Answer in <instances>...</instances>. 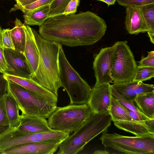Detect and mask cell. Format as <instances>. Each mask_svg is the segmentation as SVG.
Masks as SVG:
<instances>
[{
    "label": "cell",
    "instance_id": "6da1fadb",
    "mask_svg": "<svg viewBox=\"0 0 154 154\" xmlns=\"http://www.w3.org/2000/svg\"><path fill=\"white\" fill-rule=\"evenodd\" d=\"M106 28L102 18L88 11L49 17L38 32L45 39L74 47L93 45L104 36Z\"/></svg>",
    "mask_w": 154,
    "mask_h": 154
},
{
    "label": "cell",
    "instance_id": "7a4b0ae2",
    "mask_svg": "<svg viewBox=\"0 0 154 154\" xmlns=\"http://www.w3.org/2000/svg\"><path fill=\"white\" fill-rule=\"evenodd\" d=\"M39 54V62L36 71L31 79L58 97L61 87L58 56L61 44L45 39L32 28Z\"/></svg>",
    "mask_w": 154,
    "mask_h": 154
},
{
    "label": "cell",
    "instance_id": "3957f363",
    "mask_svg": "<svg viewBox=\"0 0 154 154\" xmlns=\"http://www.w3.org/2000/svg\"><path fill=\"white\" fill-rule=\"evenodd\" d=\"M109 113L92 112L76 131L60 144L57 154H76L83 150L85 146L96 136L106 132L111 124Z\"/></svg>",
    "mask_w": 154,
    "mask_h": 154
},
{
    "label": "cell",
    "instance_id": "277c9868",
    "mask_svg": "<svg viewBox=\"0 0 154 154\" xmlns=\"http://www.w3.org/2000/svg\"><path fill=\"white\" fill-rule=\"evenodd\" d=\"M58 65L61 87L68 94L70 99L69 104L87 103L92 88L69 63L61 44L59 49Z\"/></svg>",
    "mask_w": 154,
    "mask_h": 154
},
{
    "label": "cell",
    "instance_id": "5b68a950",
    "mask_svg": "<svg viewBox=\"0 0 154 154\" xmlns=\"http://www.w3.org/2000/svg\"><path fill=\"white\" fill-rule=\"evenodd\" d=\"M93 112L87 103L69 104L57 106L48 118L50 128L53 130L68 133L78 130Z\"/></svg>",
    "mask_w": 154,
    "mask_h": 154
},
{
    "label": "cell",
    "instance_id": "8992f818",
    "mask_svg": "<svg viewBox=\"0 0 154 154\" xmlns=\"http://www.w3.org/2000/svg\"><path fill=\"white\" fill-rule=\"evenodd\" d=\"M100 139L105 147L123 153H154V134L130 137L103 132Z\"/></svg>",
    "mask_w": 154,
    "mask_h": 154
},
{
    "label": "cell",
    "instance_id": "52a82bcc",
    "mask_svg": "<svg viewBox=\"0 0 154 154\" xmlns=\"http://www.w3.org/2000/svg\"><path fill=\"white\" fill-rule=\"evenodd\" d=\"M7 79L8 91L16 100L21 114L47 119L57 107V105L36 96L22 86Z\"/></svg>",
    "mask_w": 154,
    "mask_h": 154
},
{
    "label": "cell",
    "instance_id": "ba28073f",
    "mask_svg": "<svg viewBox=\"0 0 154 154\" xmlns=\"http://www.w3.org/2000/svg\"><path fill=\"white\" fill-rule=\"evenodd\" d=\"M114 45L110 66V76L114 83L132 81L137 65L127 42L118 41Z\"/></svg>",
    "mask_w": 154,
    "mask_h": 154
},
{
    "label": "cell",
    "instance_id": "9c48e42d",
    "mask_svg": "<svg viewBox=\"0 0 154 154\" xmlns=\"http://www.w3.org/2000/svg\"><path fill=\"white\" fill-rule=\"evenodd\" d=\"M7 68L4 74L26 79H31L32 72L23 53L10 48H4Z\"/></svg>",
    "mask_w": 154,
    "mask_h": 154
},
{
    "label": "cell",
    "instance_id": "30bf717a",
    "mask_svg": "<svg viewBox=\"0 0 154 154\" xmlns=\"http://www.w3.org/2000/svg\"><path fill=\"white\" fill-rule=\"evenodd\" d=\"M114 45L102 48L95 56L93 69L96 79L95 85L98 86L112 82L110 76V66L114 51Z\"/></svg>",
    "mask_w": 154,
    "mask_h": 154
},
{
    "label": "cell",
    "instance_id": "8fae6325",
    "mask_svg": "<svg viewBox=\"0 0 154 154\" xmlns=\"http://www.w3.org/2000/svg\"><path fill=\"white\" fill-rule=\"evenodd\" d=\"M62 140L30 143L18 145L4 150L2 154H53Z\"/></svg>",
    "mask_w": 154,
    "mask_h": 154
},
{
    "label": "cell",
    "instance_id": "7c38bea8",
    "mask_svg": "<svg viewBox=\"0 0 154 154\" xmlns=\"http://www.w3.org/2000/svg\"><path fill=\"white\" fill-rule=\"evenodd\" d=\"M112 96L111 85L105 83L92 88L87 103L93 112L108 113Z\"/></svg>",
    "mask_w": 154,
    "mask_h": 154
},
{
    "label": "cell",
    "instance_id": "4fadbf2b",
    "mask_svg": "<svg viewBox=\"0 0 154 154\" xmlns=\"http://www.w3.org/2000/svg\"><path fill=\"white\" fill-rule=\"evenodd\" d=\"M111 87L124 98L135 104L134 100L137 95L154 91L153 85L142 81L114 83Z\"/></svg>",
    "mask_w": 154,
    "mask_h": 154
},
{
    "label": "cell",
    "instance_id": "5bb4252c",
    "mask_svg": "<svg viewBox=\"0 0 154 154\" xmlns=\"http://www.w3.org/2000/svg\"><path fill=\"white\" fill-rule=\"evenodd\" d=\"M4 75L8 79L26 88L36 96L57 105L58 97L31 79H26L11 75Z\"/></svg>",
    "mask_w": 154,
    "mask_h": 154
},
{
    "label": "cell",
    "instance_id": "9a60e30c",
    "mask_svg": "<svg viewBox=\"0 0 154 154\" xmlns=\"http://www.w3.org/2000/svg\"><path fill=\"white\" fill-rule=\"evenodd\" d=\"M125 25L128 32L137 35L140 32H150L140 7H126Z\"/></svg>",
    "mask_w": 154,
    "mask_h": 154
},
{
    "label": "cell",
    "instance_id": "2e32d148",
    "mask_svg": "<svg viewBox=\"0 0 154 154\" xmlns=\"http://www.w3.org/2000/svg\"><path fill=\"white\" fill-rule=\"evenodd\" d=\"M118 128L135 136L154 134V119L140 121H119L114 122Z\"/></svg>",
    "mask_w": 154,
    "mask_h": 154
},
{
    "label": "cell",
    "instance_id": "e0dca14e",
    "mask_svg": "<svg viewBox=\"0 0 154 154\" xmlns=\"http://www.w3.org/2000/svg\"><path fill=\"white\" fill-rule=\"evenodd\" d=\"M18 129L29 133H36L48 132L52 130L46 119L38 116L20 115Z\"/></svg>",
    "mask_w": 154,
    "mask_h": 154
},
{
    "label": "cell",
    "instance_id": "ac0fdd59",
    "mask_svg": "<svg viewBox=\"0 0 154 154\" xmlns=\"http://www.w3.org/2000/svg\"><path fill=\"white\" fill-rule=\"evenodd\" d=\"M24 28L26 35L24 54L32 75L36 71L38 66L39 52L32 28L29 25L25 24Z\"/></svg>",
    "mask_w": 154,
    "mask_h": 154
},
{
    "label": "cell",
    "instance_id": "d6986e66",
    "mask_svg": "<svg viewBox=\"0 0 154 154\" xmlns=\"http://www.w3.org/2000/svg\"><path fill=\"white\" fill-rule=\"evenodd\" d=\"M134 101L143 115L150 119H154V91L137 94Z\"/></svg>",
    "mask_w": 154,
    "mask_h": 154
},
{
    "label": "cell",
    "instance_id": "ffe728a7",
    "mask_svg": "<svg viewBox=\"0 0 154 154\" xmlns=\"http://www.w3.org/2000/svg\"><path fill=\"white\" fill-rule=\"evenodd\" d=\"M4 101L11 127L18 126L20 117V110L16 100L8 90L4 95Z\"/></svg>",
    "mask_w": 154,
    "mask_h": 154
},
{
    "label": "cell",
    "instance_id": "44dd1931",
    "mask_svg": "<svg viewBox=\"0 0 154 154\" xmlns=\"http://www.w3.org/2000/svg\"><path fill=\"white\" fill-rule=\"evenodd\" d=\"M49 5L38 8L24 14V24L31 26H41L49 17Z\"/></svg>",
    "mask_w": 154,
    "mask_h": 154
},
{
    "label": "cell",
    "instance_id": "7402d4cb",
    "mask_svg": "<svg viewBox=\"0 0 154 154\" xmlns=\"http://www.w3.org/2000/svg\"><path fill=\"white\" fill-rule=\"evenodd\" d=\"M15 26L11 29V36L15 50L24 53L26 35L24 28L25 24L18 18L15 20Z\"/></svg>",
    "mask_w": 154,
    "mask_h": 154
},
{
    "label": "cell",
    "instance_id": "603a6c76",
    "mask_svg": "<svg viewBox=\"0 0 154 154\" xmlns=\"http://www.w3.org/2000/svg\"><path fill=\"white\" fill-rule=\"evenodd\" d=\"M112 120L113 122L119 121H133L127 110L114 97L111 96L110 104L108 111Z\"/></svg>",
    "mask_w": 154,
    "mask_h": 154
},
{
    "label": "cell",
    "instance_id": "cb8c5ba5",
    "mask_svg": "<svg viewBox=\"0 0 154 154\" xmlns=\"http://www.w3.org/2000/svg\"><path fill=\"white\" fill-rule=\"evenodd\" d=\"M154 76V67L137 66L133 81H145Z\"/></svg>",
    "mask_w": 154,
    "mask_h": 154
},
{
    "label": "cell",
    "instance_id": "d4e9b609",
    "mask_svg": "<svg viewBox=\"0 0 154 154\" xmlns=\"http://www.w3.org/2000/svg\"><path fill=\"white\" fill-rule=\"evenodd\" d=\"M4 95L0 97V137L11 127L5 109Z\"/></svg>",
    "mask_w": 154,
    "mask_h": 154
},
{
    "label": "cell",
    "instance_id": "484cf974",
    "mask_svg": "<svg viewBox=\"0 0 154 154\" xmlns=\"http://www.w3.org/2000/svg\"><path fill=\"white\" fill-rule=\"evenodd\" d=\"M111 88L112 95L116 98L125 109L134 112L145 120L150 119L140 112L135 104L126 100L122 97L111 87Z\"/></svg>",
    "mask_w": 154,
    "mask_h": 154
},
{
    "label": "cell",
    "instance_id": "4316f807",
    "mask_svg": "<svg viewBox=\"0 0 154 154\" xmlns=\"http://www.w3.org/2000/svg\"><path fill=\"white\" fill-rule=\"evenodd\" d=\"M71 0H53L49 5V17L63 15L65 9Z\"/></svg>",
    "mask_w": 154,
    "mask_h": 154
},
{
    "label": "cell",
    "instance_id": "83f0119b",
    "mask_svg": "<svg viewBox=\"0 0 154 154\" xmlns=\"http://www.w3.org/2000/svg\"><path fill=\"white\" fill-rule=\"evenodd\" d=\"M140 8L150 32L154 33V4Z\"/></svg>",
    "mask_w": 154,
    "mask_h": 154
},
{
    "label": "cell",
    "instance_id": "f1b7e54d",
    "mask_svg": "<svg viewBox=\"0 0 154 154\" xmlns=\"http://www.w3.org/2000/svg\"><path fill=\"white\" fill-rule=\"evenodd\" d=\"M53 0H37L33 3L23 7L21 10L24 14L39 8L49 5Z\"/></svg>",
    "mask_w": 154,
    "mask_h": 154
},
{
    "label": "cell",
    "instance_id": "f546056e",
    "mask_svg": "<svg viewBox=\"0 0 154 154\" xmlns=\"http://www.w3.org/2000/svg\"><path fill=\"white\" fill-rule=\"evenodd\" d=\"M118 4L126 7L134 6L140 7L154 4V0H116Z\"/></svg>",
    "mask_w": 154,
    "mask_h": 154
},
{
    "label": "cell",
    "instance_id": "4dcf8cb0",
    "mask_svg": "<svg viewBox=\"0 0 154 154\" xmlns=\"http://www.w3.org/2000/svg\"><path fill=\"white\" fill-rule=\"evenodd\" d=\"M2 43L4 48L15 50L11 36V29L8 28L2 30Z\"/></svg>",
    "mask_w": 154,
    "mask_h": 154
},
{
    "label": "cell",
    "instance_id": "1f68e13d",
    "mask_svg": "<svg viewBox=\"0 0 154 154\" xmlns=\"http://www.w3.org/2000/svg\"><path fill=\"white\" fill-rule=\"evenodd\" d=\"M148 55L145 57H142L139 62V66H142L154 67V51L148 52Z\"/></svg>",
    "mask_w": 154,
    "mask_h": 154
},
{
    "label": "cell",
    "instance_id": "d6a6232c",
    "mask_svg": "<svg viewBox=\"0 0 154 154\" xmlns=\"http://www.w3.org/2000/svg\"><path fill=\"white\" fill-rule=\"evenodd\" d=\"M79 2L80 0H71L65 9L63 15L74 14L76 12Z\"/></svg>",
    "mask_w": 154,
    "mask_h": 154
},
{
    "label": "cell",
    "instance_id": "836d02e7",
    "mask_svg": "<svg viewBox=\"0 0 154 154\" xmlns=\"http://www.w3.org/2000/svg\"><path fill=\"white\" fill-rule=\"evenodd\" d=\"M8 81L3 74H0V97L7 92Z\"/></svg>",
    "mask_w": 154,
    "mask_h": 154
},
{
    "label": "cell",
    "instance_id": "e575fe53",
    "mask_svg": "<svg viewBox=\"0 0 154 154\" xmlns=\"http://www.w3.org/2000/svg\"><path fill=\"white\" fill-rule=\"evenodd\" d=\"M16 4L14 5L11 11L15 10H21L25 6L35 2L37 0H15Z\"/></svg>",
    "mask_w": 154,
    "mask_h": 154
},
{
    "label": "cell",
    "instance_id": "d590c367",
    "mask_svg": "<svg viewBox=\"0 0 154 154\" xmlns=\"http://www.w3.org/2000/svg\"><path fill=\"white\" fill-rule=\"evenodd\" d=\"M4 48L0 47V72L4 74L7 68V63L4 54Z\"/></svg>",
    "mask_w": 154,
    "mask_h": 154
},
{
    "label": "cell",
    "instance_id": "8d00e7d4",
    "mask_svg": "<svg viewBox=\"0 0 154 154\" xmlns=\"http://www.w3.org/2000/svg\"><path fill=\"white\" fill-rule=\"evenodd\" d=\"M126 110L129 116L134 120L140 121L145 120L134 112L128 109Z\"/></svg>",
    "mask_w": 154,
    "mask_h": 154
},
{
    "label": "cell",
    "instance_id": "74e56055",
    "mask_svg": "<svg viewBox=\"0 0 154 154\" xmlns=\"http://www.w3.org/2000/svg\"><path fill=\"white\" fill-rule=\"evenodd\" d=\"M102 1L106 3L109 6L114 5L116 0H97Z\"/></svg>",
    "mask_w": 154,
    "mask_h": 154
},
{
    "label": "cell",
    "instance_id": "f35d334b",
    "mask_svg": "<svg viewBox=\"0 0 154 154\" xmlns=\"http://www.w3.org/2000/svg\"><path fill=\"white\" fill-rule=\"evenodd\" d=\"M109 152L107 151L106 150H97L95 151L93 154H108Z\"/></svg>",
    "mask_w": 154,
    "mask_h": 154
},
{
    "label": "cell",
    "instance_id": "ab89813d",
    "mask_svg": "<svg viewBox=\"0 0 154 154\" xmlns=\"http://www.w3.org/2000/svg\"><path fill=\"white\" fill-rule=\"evenodd\" d=\"M151 42L154 43V33L147 32Z\"/></svg>",
    "mask_w": 154,
    "mask_h": 154
},
{
    "label": "cell",
    "instance_id": "60d3db41",
    "mask_svg": "<svg viewBox=\"0 0 154 154\" xmlns=\"http://www.w3.org/2000/svg\"><path fill=\"white\" fill-rule=\"evenodd\" d=\"M2 29L0 26V47H3L2 43Z\"/></svg>",
    "mask_w": 154,
    "mask_h": 154
}]
</instances>
